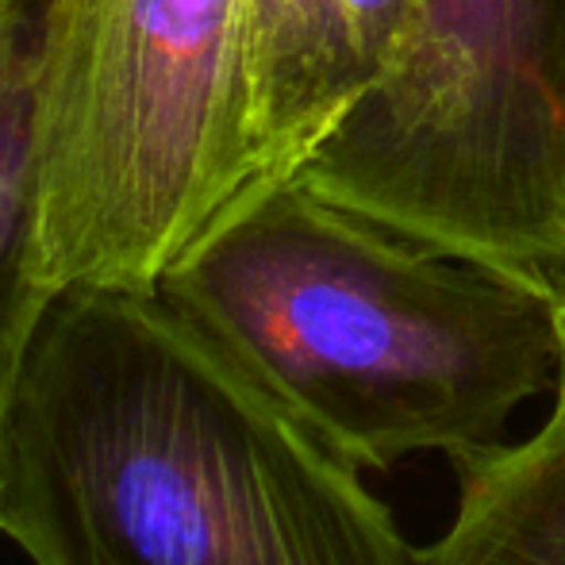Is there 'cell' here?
Here are the masks:
<instances>
[{
    "label": "cell",
    "instance_id": "obj_1",
    "mask_svg": "<svg viewBox=\"0 0 565 565\" xmlns=\"http://www.w3.org/2000/svg\"><path fill=\"white\" fill-rule=\"evenodd\" d=\"M31 565H427L362 469L162 292L66 289L8 431Z\"/></svg>",
    "mask_w": 565,
    "mask_h": 565
},
{
    "label": "cell",
    "instance_id": "obj_2",
    "mask_svg": "<svg viewBox=\"0 0 565 565\" xmlns=\"http://www.w3.org/2000/svg\"><path fill=\"white\" fill-rule=\"evenodd\" d=\"M158 292L358 469L481 454L558 388V297L300 178L238 196Z\"/></svg>",
    "mask_w": 565,
    "mask_h": 565
},
{
    "label": "cell",
    "instance_id": "obj_3",
    "mask_svg": "<svg viewBox=\"0 0 565 565\" xmlns=\"http://www.w3.org/2000/svg\"><path fill=\"white\" fill-rule=\"evenodd\" d=\"M39 266L58 292H158L254 189L250 0H39Z\"/></svg>",
    "mask_w": 565,
    "mask_h": 565
},
{
    "label": "cell",
    "instance_id": "obj_4",
    "mask_svg": "<svg viewBox=\"0 0 565 565\" xmlns=\"http://www.w3.org/2000/svg\"><path fill=\"white\" fill-rule=\"evenodd\" d=\"M297 178L416 243L558 297L565 0H416L396 74Z\"/></svg>",
    "mask_w": 565,
    "mask_h": 565
},
{
    "label": "cell",
    "instance_id": "obj_5",
    "mask_svg": "<svg viewBox=\"0 0 565 565\" xmlns=\"http://www.w3.org/2000/svg\"><path fill=\"white\" fill-rule=\"evenodd\" d=\"M416 0H250L254 189L297 178L396 74Z\"/></svg>",
    "mask_w": 565,
    "mask_h": 565
},
{
    "label": "cell",
    "instance_id": "obj_6",
    "mask_svg": "<svg viewBox=\"0 0 565 565\" xmlns=\"http://www.w3.org/2000/svg\"><path fill=\"white\" fill-rule=\"evenodd\" d=\"M39 0H0V481L15 396L58 289L39 266L31 113Z\"/></svg>",
    "mask_w": 565,
    "mask_h": 565
},
{
    "label": "cell",
    "instance_id": "obj_7",
    "mask_svg": "<svg viewBox=\"0 0 565 565\" xmlns=\"http://www.w3.org/2000/svg\"><path fill=\"white\" fill-rule=\"evenodd\" d=\"M458 508L427 565H565V396L531 439L454 458Z\"/></svg>",
    "mask_w": 565,
    "mask_h": 565
},
{
    "label": "cell",
    "instance_id": "obj_8",
    "mask_svg": "<svg viewBox=\"0 0 565 565\" xmlns=\"http://www.w3.org/2000/svg\"><path fill=\"white\" fill-rule=\"evenodd\" d=\"M558 335H562V373H558V388H554V393L565 396V285L558 289Z\"/></svg>",
    "mask_w": 565,
    "mask_h": 565
}]
</instances>
